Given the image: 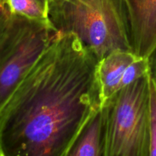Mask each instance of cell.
Segmentation results:
<instances>
[{"instance_id":"10","label":"cell","mask_w":156,"mask_h":156,"mask_svg":"<svg viewBox=\"0 0 156 156\" xmlns=\"http://www.w3.org/2000/svg\"><path fill=\"white\" fill-rule=\"evenodd\" d=\"M149 156H156V77H149Z\"/></svg>"},{"instance_id":"2","label":"cell","mask_w":156,"mask_h":156,"mask_svg":"<svg viewBox=\"0 0 156 156\" xmlns=\"http://www.w3.org/2000/svg\"><path fill=\"white\" fill-rule=\"evenodd\" d=\"M48 23L76 35L99 59L114 50L133 52L123 0H50Z\"/></svg>"},{"instance_id":"1","label":"cell","mask_w":156,"mask_h":156,"mask_svg":"<svg viewBox=\"0 0 156 156\" xmlns=\"http://www.w3.org/2000/svg\"><path fill=\"white\" fill-rule=\"evenodd\" d=\"M98 61L58 33L0 111V156H69L101 108Z\"/></svg>"},{"instance_id":"8","label":"cell","mask_w":156,"mask_h":156,"mask_svg":"<svg viewBox=\"0 0 156 156\" xmlns=\"http://www.w3.org/2000/svg\"><path fill=\"white\" fill-rule=\"evenodd\" d=\"M12 15L35 21H48L50 0H0Z\"/></svg>"},{"instance_id":"6","label":"cell","mask_w":156,"mask_h":156,"mask_svg":"<svg viewBox=\"0 0 156 156\" xmlns=\"http://www.w3.org/2000/svg\"><path fill=\"white\" fill-rule=\"evenodd\" d=\"M137 57L138 56L133 51L117 50L99 59L97 78L101 108L118 91L125 70Z\"/></svg>"},{"instance_id":"11","label":"cell","mask_w":156,"mask_h":156,"mask_svg":"<svg viewBox=\"0 0 156 156\" xmlns=\"http://www.w3.org/2000/svg\"><path fill=\"white\" fill-rule=\"evenodd\" d=\"M12 14L9 12L7 6L0 2V37L4 32L6 26L8 25Z\"/></svg>"},{"instance_id":"5","label":"cell","mask_w":156,"mask_h":156,"mask_svg":"<svg viewBox=\"0 0 156 156\" xmlns=\"http://www.w3.org/2000/svg\"><path fill=\"white\" fill-rule=\"evenodd\" d=\"M133 52L149 58L156 50V0H123Z\"/></svg>"},{"instance_id":"4","label":"cell","mask_w":156,"mask_h":156,"mask_svg":"<svg viewBox=\"0 0 156 156\" xmlns=\"http://www.w3.org/2000/svg\"><path fill=\"white\" fill-rule=\"evenodd\" d=\"M57 34L48 21L11 15L0 37V111Z\"/></svg>"},{"instance_id":"7","label":"cell","mask_w":156,"mask_h":156,"mask_svg":"<svg viewBox=\"0 0 156 156\" xmlns=\"http://www.w3.org/2000/svg\"><path fill=\"white\" fill-rule=\"evenodd\" d=\"M105 127L102 109L91 118L69 156H104Z\"/></svg>"},{"instance_id":"13","label":"cell","mask_w":156,"mask_h":156,"mask_svg":"<svg viewBox=\"0 0 156 156\" xmlns=\"http://www.w3.org/2000/svg\"><path fill=\"white\" fill-rule=\"evenodd\" d=\"M155 77H156V76H155Z\"/></svg>"},{"instance_id":"14","label":"cell","mask_w":156,"mask_h":156,"mask_svg":"<svg viewBox=\"0 0 156 156\" xmlns=\"http://www.w3.org/2000/svg\"></svg>"},{"instance_id":"3","label":"cell","mask_w":156,"mask_h":156,"mask_svg":"<svg viewBox=\"0 0 156 156\" xmlns=\"http://www.w3.org/2000/svg\"><path fill=\"white\" fill-rule=\"evenodd\" d=\"M117 91L101 108L104 156H149V77Z\"/></svg>"},{"instance_id":"9","label":"cell","mask_w":156,"mask_h":156,"mask_svg":"<svg viewBox=\"0 0 156 156\" xmlns=\"http://www.w3.org/2000/svg\"><path fill=\"white\" fill-rule=\"evenodd\" d=\"M150 73L151 69L149 58L138 56L128 66L125 70L119 85V90L130 85L135 81Z\"/></svg>"},{"instance_id":"12","label":"cell","mask_w":156,"mask_h":156,"mask_svg":"<svg viewBox=\"0 0 156 156\" xmlns=\"http://www.w3.org/2000/svg\"><path fill=\"white\" fill-rule=\"evenodd\" d=\"M149 64H150V69H151V74L152 76H156V50L153 52L150 57L149 58Z\"/></svg>"}]
</instances>
